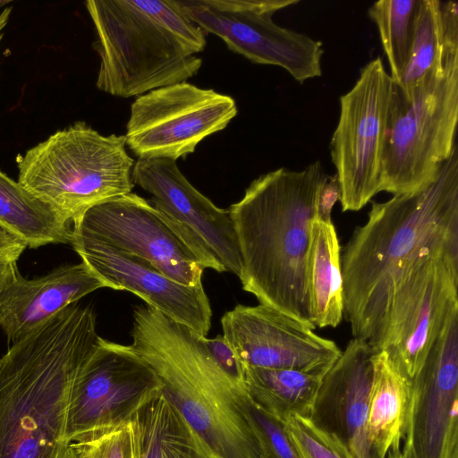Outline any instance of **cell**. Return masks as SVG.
I'll return each instance as SVG.
<instances>
[{
    "label": "cell",
    "instance_id": "1",
    "mask_svg": "<svg viewBox=\"0 0 458 458\" xmlns=\"http://www.w3.org/2000/svg\"><path fill=\"white\" fill-rule=\"evenodd\" d=\"M458 250V149L416 191L373 201L340 255L344 318L374 352L392 298L428 258Z\"/></svg>",
    "mask_w": 458,
    "mask_h": 458
},
{
    "label": "cell",
    "instance_id": "2",
    "mask_svg": "<svg viewBox=\"0 0 458 458\" xmlns=\"http://www.w3.org/2000/svg\"><path fill=\"white\" fill-rule=\"evenodd\" d=\"M96 313L73 303L0 359V458H64L71 390L95 348Z\"/></svg>",
    "mask_w": 458,
    "mask_h": 458
},
{
    "label": "cell",
    "instance_id": "3",
    "mask_svg": "<svg viewBox=\"0 0 458 458\" xmlns=\"http://www.w3.org/2000/svg\"><path fill=\"white\" fill-rule=\"evenodd\" d=\"M327 177L319 161L301 171L281 167L253 180L228 209L243 290L314 329L307 263L317 196Z\"/></svg>",
    "mask_w": 458,
    "mask_h": 458
},
{
    "label": "cell",
    "instance_id": "4",
    "mask_svg": "<svg viewBox=\"0 0 458 458\" xmlns=\"http://www.w3.org/2000/svg\"><path fill=\"white\" fill-rule=\"evenodd\" d=\"M201 336L148 306L133 310L131 346L167 400L218 458H263L241 404L244 386L214 361Z\"/></svg>",
    "mask_w": 458,
    "mask_h": 458
},
{
    "label": "cell",
    "instance_id": "5",
    "mask_svg": "<svg viewBox=\"0 0 458 458\" xmlns=\"http://www.w3.org/2000/svg\"><path fill=\"white\" fill-rule=\"evenodd\" d=\"M85 5L100 58L99 90L139 97L185 82L199 71L197 55L206 47V33L172 0H89Z\"/></svg>",
    "mask_w": 458,
    "mask_h": 458
},
{
    "label": "cell",
    "instance_id": "6",
    "mask_svg": "<svg viewBox=\"0 0 458 458\" xmlns=\"http://www.w3.org/2000/svg\"><path fill=\"white\" fill-rule=\"evenodd\" d=\"M124 135L84 122L57 131L17 159L18 182L70 223L89 208L132 192L133 158Z\"/></svg>",
    "mask_w": 458,
    "mask_h": 458
},
{
    "label": "cell",
    "instance_id": "7",
    "mask_svg": "<svg viewBox=\"0 0 458 458\" xmlns=\"http://www.w3.org/2000/svg\"><path fill=\"white\" fill-rule=\"evenodd\" d=\"M458 121V51L412 89L393 83L380 191L404 194L432 181L453 153Z\"/></svg>",
    "mask_w": 458,
    "mask_h": 458
},
{
    "label": "cell",
    "instance_id": "8",
    "mask_svg": "<svg viewBox=\"0 0 458 458\" xmlns=\"http://www.w3.org/2000/svg\"><path fill=\"white\" fill-rule=\"evenodd\" d=\"M205 33L253 64L286 70L300 83L322 74L323 44L276 24L272 16L298 0H172Z\"/></svg>",
    "mask_w": 458,
    "mask_h": 458
},
{
    "label": "cell",
    "instance_id": "9",
    "mask_svg": "<svg viewBox=\"0 0 458 458\" xmlns=\"http://www.w3.org/2000/svg\"><path fill=\"white\" fill-rule=\"evenodd\" d=\"M393 81L377 57L340 98V115L330 141L343 211H358L380 192L382 160Z\"/></svg>",
    "mask_w": 458,
    "mask_h": 458
},
{
    "label": "cell",
    "instance_id": "10",
    "mask_svg": "<svg viewBox=\"0 0 458 458\" xmlns=\"http://www.w3.org/2000/svg\"><path fill=\"white\" fill-rule=\"evenodd\" d=\"M458 313V250L433 255L396 289L374 352L385 351L410 382L448 320Z\"/></svg>",
    "mask_w": 458,
    "mask_h": 458
},
{
    "label": "cell",
    "instance_id": "11",
    "mask_svg": "<svg viewBox=\"0 0 458 458\" xmlns=\"http://www.w3.org/2000/svg\"><path fill=\"white\" fill-rule=\"evenodd\" d=\"M160 390L157 374L131 345L99 337L71 390L66 420L69 445L129 423Z\"/></svg>",
    "mask_w": 458,
    "mask_h": 458
},
{
    "label": "cell",
    "instance_id": "12",
    "mask_svg": "<svg viewBox=\"0 0 458 458\" xmlns=\"http://www.w3.org/2000/svg\"><path fill=\"white\" fill-rule=\"evenodd\" d=\"M237 112L232 97L187 81L156 89L131 104L126 145L139 158L176 161L225 129Z\"/></svg>",
    "mask_w": 458,
    "mask_h": 458
},
{
    "label": "cell",
    "instance_id": "13",
    "mask_svg": "<svg viewBox=\"0 0 458 458\" xmlns=\"http://www.w3.org/2000/svg\"><path fill=\"white\" fill-rule=\"evenodd\" d=\"M134 184L150 194V203L195 252L205 268L238 277L242 258L228 209L200 193L169 158H138Z\"/></svg>",
    "mask_w": 458,
    "mask_h": 458
},
{
    "label": "cell",
    "instance_id": "14",
    "mask_svg": "<svg viewBox=\"0 0 458 458\" xmlns=\"http://www.w3.org/2000/svg\"><path fill=\"white\" fill-rule=\"evenodd\" d=\"M72 224L73 233L141 259L175 282L202 284L206 268L195 252L150 201L136 193L97 204Z\"/></svg>",
    "mask_w": 458,
    "mask_h": 458
},
{
    "label": "cell",
    "instance_id": "15",
    "mask_svg": "<svg viewBox=\"0 0 458 458\" xmlns=\"http://www.w3.org/2000/svg\"><path fill=\"white\" fill-rule=\"evenodd\" d=\"M458 313L410 381L403 458H458Z\"/></svg>",
    "mask_w": 458,
    "mask_h": 458
},
{
    "label": "cell",
    "instance_id": "16",
    "mask_svg": "<svg viewBox=\"0 0 458 458\" xmlns=\"http://www.w3.org/2000/svg\"><path fill=\"white\" fill-rule=\"evenodd\" d=\"M223 335L243 365L324 376L340 357L337 344L271 307L239 304L221 318Z\"/></svg>",
    "mask_w": 458,
    "mask_h": 458
},
{
    "label": "cell",
    "instance_id": "17",
    "mask_svg": "<svg viewBox=\"0 0 458 458\" xmlns=\"http://www.w3.org/2000/svg\"><path fill=\"white\" fill-rule=\"evenodd\" d=\"M71 244L105 287L131 292L171 320L207 336L212 310L202 284L183 285L141 259L73 232Z\"/></svg>",
    "mask_w": 458,
    "mask_h": 458
},
{
    "label": "cell",
    "instance_id": "18",
    "mask_svg": "<svg viewBox=\"0 0 458 458\" xmlns=\"http://www.w3.org/2000/svg\"><path fill=\"white\" fill-rule=\"evenodd\" d=\"M375 352L352 338L322 378L309 420L345 458H382L368 432Z\"/></svg>",
    "mask_w": 458,
    "mask_h": 458
},
{
    "label": "cell",
    "instance_id": "19",
    "mask_svg": "<svg viewBox=\"0 0 458 458\" xmlns=\"http://www.w3.org/2000/svg\"><path fill=\"white\" fill-rule=\"evenodd\" d=\"M105 287L81 261L26 279L18 273L0 292V327L13 343L87 294Z\"/></svg>",
    "mask_w": 458,
    "mask_h": 458
},
{
    "label": "cell",
    "instance_id": "20",
    "mask_svg": "<svg viewBox=\"0 0 458 458\" xmlns=\"http://www.w3.org/2000/svg\"><path fill=\"white\" fill-rule=\"evenodd\" d=\"M131 458H218L162 390L130 420Z\"/></svg>",
    "mask_w": 458,
    "mask_h": 458
},
{
    "label": "cell",
    "instance_id": "21",
    "mask_svg": "<svg viewBox=\"0 0 458 458\" xmlns=\"http://www.w3.org/2000/svg\"><path fill=\"white\" fill-rule=\"evenodd\" d=\"M340 255L334 224L315 218L310 227L307 287L316 328L336 327L344 318Z\"/></svg>",
    "mask_w": 458,
    "mask_h": 458
},
{
    "label": "cell",
    "instance_id": "22",
    "mask_svg": "<svg viewBox=\"0 0 458 458\" xmlns=\"http://www.w3.org/2000/svg\"><path fill=\"white\" fill-rule=\"evenodd\" d=\"M71 223L54 207L0 171V226L26 243L38 248L71 243Z\"/></svg>",
    "mask_w": 458,
    "mask_h": 458
},
{
    "label": "cell",
    "instance_id": "23",
    "mask_svg": "<svg viewBox=\"0 0 458 458\" xmlns=\"http://www.w3.org/2000/svg\"><path fill=\"white\" fill-rule=\"evenodd\" d=\"M410 399V382L400 373L385 351L373 356V376L369 396L368 432L382 457L400 449Z\"/></svg>",
    "mask_w": 458,
    "mask_h": 458
},
{
    "label": "cell",
    "instance_id": "24",
    "mask_svg": "<svg viewBox=\"0 0 458 458\" xmlns=\"http://www.w3.org/2000/svg\"><path fill=\"white\" fill-rule=\"evenodd\" d=\"M457 51V3L420 0L410 59L396 85L403 92L409 91Z\"/></svg>",
    "mask_w": 458,
    "mask_h": 458
},
{
    "label": "cell",
    "instance_id": "25",
    "mask_svg": "<svg viewBox=\"0 0 458 458\" xmlns=\"http://www.w3.org/2000/svg\"><path fill=\"white\" fill-rule=\"evenodd\" d=\"M324 376L243 365V386L250 398L284 422L293 416L309 418Z\"/></svg>",
    "mask_w": 458,
    "mask_h": 458
},
{
    "label": "cell",
    "instance_id": "26",
    "mask_svg": "<svg viewBox=\"0 0 458 458\" xmlns=\"http://www.w3.org/2000/svg\"><path fill=\"white\" fill-rule=\"evenodd\" d=\"M420 0H379L368 10L376 24L390 77L397 84L410 59Z\"/></svg>",
    "mask_w": 458,
    "mask_h": 458
},
{
    "label": "cell",
    "instance_id": "27",
    "mask_svg": "<svg viewBox=\"0 0 458 458\" xmlns=\"http://www.w3.org/2000/svg\"><path fill=\"white\" fill-rule=\"evenodd\" d=\"M241 404L259 442L263 458H301L284 421L262 410L250 398L246 390L242 395Z\"/></svg>",
    "mask_w": 458,
    "mask_h": 458
},
{
    "label": "cell",
    "instance_id": "28",
    "mask_svg": "<svg viewBox=\"0 0 458 458\" xmlns=\"http://www.w3.org/2000/svg\"><path fill=\"white\" fill-rule=\"evenodd\" d=\"M284 425L301 458H345L309 418L293 416Z\"/></svg>",
    "mask_w": 458,
    "mask_h": 458
},
{
    "label": "cell",
    "instance_id": "29",
    "mask_svg": "<svg viewBox=\"0 0 458 458\" xmlns=\"http://www.w3.org/2000/svg\"><path fill=\"white\" fill-rule=\"evenodd\" d=\"M71 445L82 458H131L132 455L129 423L108 428L84 441Z\"/></svg>",
    "mask_w": 458,
    "mask_h": 458
},
{
    "label": "cell",
    "instance_id": "30",
    "mask_svg": "<svg viewBox=\"0 0 458 458\" xmlns=\"http://www.w3.org/2000/svg\"><path fill=\"white\" fill-rule=\"evenodd\" d=\"M201 341L218 367L234 382L243 386V364L224 335H218L214 338L201 336Z\"/></svg>",
    "mask_w": 458,
    "mask_h": 458
},
{
    "label": "cell",
    "instance_id": "31",
    "mask_svg": "<svg viewBox=\"0 0 458 458\" xmlns=\"http://www.w3.org/2000/svg\"><path fill=\"white\" fill-rule=\"evenodd\" d=\"M341 197V189L336 174L327 175L319 187L316 202V219L332 222L331 213L334 205Z\"/></svg>",
    "mask_w": 458,
    "mask_h": 458
},
{
    "label": "cell",
    "instance_id": "32",
    "mask_svg": "<svg viewBox=\"0 0 458 458\" xmlns=\"http://www.w3.org/2000/svg\"><path fill=\"white\" fill-rule=\"evenodd\" d=\"M28 246L0 226V264L16 262Z\"/></svg>",
    "mask_w": 458,
    "mask_h": 458
},
{
    "label": "cell",
    "instance_id": "33",
    "mask_svg": "<svg viewBox=\"0 0 458 458\" xmlns=\"http://www.w3.org/2000/svg\"><path fill=\"white\" fill-rule=\"evenodd\" d=\"M18 273L16 262L0 264V292Z\"/></svg>",
    "mask_w": 458,
    "mask_h": 458
},
{
    "label": "cell",
    "instance_id": "34",
    "mask_svg": "<svg viewBox=\"0 0 458 458\" xmlns=\"http://www.w3.org/2000/svg\"><path fill=\"white\" fill-rule=\"evenodd\" d=\"M11 12L12 7H5L0 13V42L3 37V30L8 23Z\"/></svg>",
    "mask_w": 458,
    "mask_h": 458
},
{
    "label": "cell",
    "instance_id": "35",
    "mask_svg": "<svg viewBox=\"0 0 458 458\" xmlns=\"http://www.w3.org/2000/svg\"><path fill=\"white\" fill-rule=\"evenodd\" d=\"M64 458H82L76 448L70 445Z\"/></svg>",
    "mask_w": 458,
    "mask_h": 458
},
{
    "label": "cell",
    "instance_id": "36",
    "mask_svg": "<svg viewBox=\"0 0 458 458\" xmlns=\"http://www.w3.org/2000/svg\"><path fill=\"white\" fill-rule=\"evenodd\" d=\"M386 458H403L401 448L400 449H390Z\"/></svg>",
    "mask_w": 458,
    "mask_h": 458
},
{
    "label": "cell",
    "instance_id": "37",
    "mask_svg": "<svg viewBox=\"0 0 458 458\" xmlns=\"http://www.w3.org/2000/svg\"><path fill=\"white\" fill-rule=\"evenodd\" d=\"M8 3H9V1H1L0 0V8L3 7L4 5H6Z\"/></svg>",
    "mask_w": 458,
    "mask_h": 458
}]
</instances>
